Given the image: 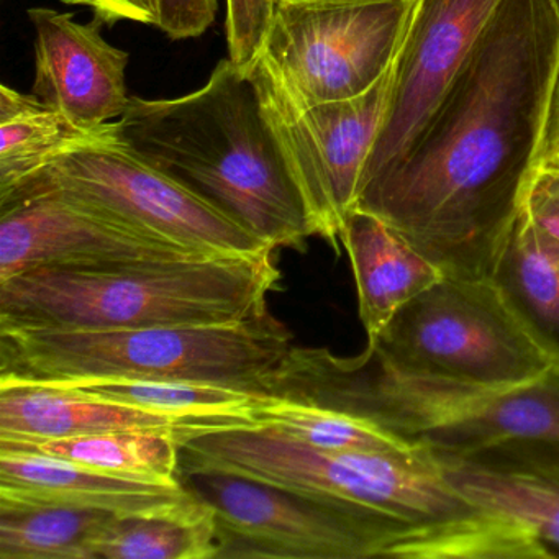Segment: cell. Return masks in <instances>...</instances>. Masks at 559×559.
Masks as SVG:
<instances>
[{
    "label": "cell",
    "mask_w": 559,
    "mask_h": 559,
    "mask_svg": "<svg viewBox=\"0 0 559 559\" xmlns=\"http://www.w3.org/2000/svg\"><path fill=\"white\" fill-rule=\"evenodd\" d=\"M0 450L31 451L99 473L150 483H176L179 443L175 428H130L60 440H0Z\"/></svg>",
    "instance_id": "cell-24"
},
{
    "label": "cell",
    "mask_w": 559,
    "mask_h": 559,
    "mask_svg": "<svg viewBox=\"0 0 559 559\" xmlns=\"http://www.w3.org/2000/svg\"><path fill=\"white\" fill-rule=\"evenodd\" d=\"M179 469L247 479L374 507L447 539L448 559H486L509 535V519L461 496L425 448L329 451L258 424L176 430Z\"/></svg>",
    "instance_id": "cell-3"
},
{
    "label": "cell",
    "mask_w": 559,
    "mask_h": 559,
    "mask_svg": "<svg viewBox=\"0 0 559 559\" xmlns=\"http://www.w3.org/2000/svg\"><path fill=\"white\" fill-rule=\"evenodd\" d=\"M248 70L257 83L267 122L309 205L317 237L336 248L384 122L392 68L361 96L304 110L290 106L257 63Z\"/></svg>",
    "instance_id": "cell-10"
},
{
    "label": "cell",
    "mask_w": 559,
    "mask_h": 559,
    "mask_svg": "<svg viewBox=\"0 0 559 559\" xmlns=\"http://www.w3.org/2000/svg\"><path fill=\"white\" fill-rule=\"evenodd\" d=\"M123 513L70 503L0 499V559H93Z\"/></svg>",
    "instance_id": "cell-22"
},
{
    "label": "cell",
    "mask_w": 559,
    "mask_h": 559,
    "mask_svg": "<svg viewBox=\"0 0 559 559\" xmlns=\"http://www.w3.org/2000/svg\"><path fill=\"white\" fill-rule=\"evenodd\" d=\"M188 497L179 479L150 483L99 473L48 454L0 450V499L135 513L171 506Z\"/></svg>",
    "instance_id": "cell-16"
},
{
    "label": "cell",
    "mask_w": 559,
    "mask_h": 559,
    "mask_svg": "<svg viewBox=\"0 0 559 559\" xmlns=\"http://www.w3.org/2000/svg\"><path fill=\"white\" fill-rule=\"evenodd\" d=\"M215 558L214 510L191 493L171 506L117 516L93 551V559Z\"/></svg>",
    "instance_id": "cell-23"
},
{
    "label": "cell",
    "mask_w": 559,
    "mask_h": 559,
    "mask_svg": "<svg viewBox=\"0 0 559 559\" xmlns=\"http://www.w3.org/2000/svg\"><path fill=\"white\" fill-rule=\"evenodd\" d=\"M559 438V368L525 384L484 395L471 411L421 435L430 451L477 450L509 440Z\"/></svg>",
    "instance_id": "cell-19"
},
{
    "label": "cell",
    "mask_w": 559,
    "mask_h": 559,
    "mask_svg": "<svg viewBox=\"0 0 559 559\" xmlns=\"http://www.w3.org/2000/svg\"><path fill=\"white\" fill-rule=\"evenodd\" d=\"M552 8H555L556 14L559 17V0H551Z\"/></svg>",
    "instance_id": "cell-32"
},
{
    "label": "cell",
    "mask_w": 559,
    "mask_h": 559,
    "mask_svg": "<svg viewBox=\"0 0 559 559\" xmlns=\"http://www.w3.org/2000/svg\"><path fill=\"white\" fill-rule=\"evenodd\" d=\"M120 140L243 225L267 247L300 248L312 214L267 122L250 70L218 61L201 90L176 99L132 97Z\"/></svg>",
    "instance_id": "cell-2"
},
{
    "label": "cell",
    "mask_w": 559,
    "mask_h": 559,
    "mask_svg": "<svg viewBox=\"0 0 559 559\" xmlns=\"http://www.w3.org/2000/svg\"><path fill=\"white\" fill-rule=\"evenodd\" d=\"M559 64L551 0H502L414 143L359 188L443 276L490 280L522 209Z\"/></svg>",
    "instance_id": "cell-1"
},
{
    "label": "cell",
    "mask_w": 559,
    "mask_h": 559,
    "mask_svg": "<svg viewBox=\"0 0 559 559\" xmlns=\"http://www.w3.org/2000/svg\"><path fill=\"white\" fill-rule=\"evenodd\" d=\"M67 5H83L94 12V19L103 25H116L117 22H139V24H158V4L156 0H61Z\"/></svg>",
    "instance_id": "cell-30"
},
{
    "label": "cell",
    "mask_w": 559,
    "mask_h": 559,
    "mask_svg": "<svg viewBox=\"0 0 559 559\" xmlns=\"http://www.w3.org/2000/svg\"><path fill=\"white\" fill-rule=\"evenodd\" d=\"M274 251L44 266L0 283V330H127L261 319Z\"/></svg>",
    "instance_id": "cell-4"
},
{
    "label": "cell",
    "mask_w": 559,
    "mask_h": 559,
    "mask_svg": "<svg viewBox=\"0 0 559 559\" xmlns=\"http://www.w3.org/2000/svg\"><path fill=\"white\" fill-rule=\"evenodd\" d=\"M520 212L539 235L559 245V162L533 166Z\"/></svg>",
    "instance_id": "cell-28"
},
{
    "label": "cell",
    "mask_w": 559,
    "mask_h": 559,
    "mask_svg": "<svg viewBox=\"0 0 559 559\" xmlns=\"http://www.w3.org/2000/svg\"><path fill=\"white\" fill-rule=\"evenodd\" d=\"M486 394L404 374L371 346L353 358L293 346L264 384V395L333 408L414 447L421 435L460 417Z\"/></svg>",
    "instance_id": "cell-11"
},
{
    "label": "cell",
    "mask_w": 559,
    "mask_h": 559,
    "mask_svg": "<svg viewBox=\"0 0 559 559\" xmlns=\"http://www.w3.org/2000/svg\"><path fill=\"white\" fill-rule=\"evenodd\" d=\"M414 0H276L254 63L297 110L361 96L391 71Z\"/></svg>",
    "instance_id": "cell-8"
},
{
    "label": "cell",
    "mask_w": 559,
    "mask_h": 559,
    "mask_svg": "<svg viewBox=\"0 0 559 559\" xmlns=\"http://www.w3.org/2000/svg\"><path fill=\"white\" fill-rule=\"evenodd\" d=\"M251 418L253 424L276 428L320 450L389 451L414 447L352 415L277 395H263L251 408Z\"/></svg>",
    "instance_id": "cell-26"
},
{
    "label": "cell",
    "mask_w": 559,
    "mask_h": 559,
    "mask_svg": "<svg viewBox=\"0 0 559 559\" xmlns=\"http://www.w3.org/2000/svg\"><path fill=\"white\" fill-rule=\"evenodd\" d=\"M182 257L204 254L71 201L44 171L0 194V283L34 267Z\"/></svg>",
    "instance_id": "cell-12"
},
{
    "label": "cell",
    "mask_w": 559,
    "mask_h": 559,
    "mask_svg": "<svg viewBox=\"0 0 559 559\" xmlns=\"http://www.w3.org/2000/svg\"><path fill=\"white\" fill-rule=\"evenodd\" d=\"M368 346L414 378L496 392L552 368L490 280L441 276Z\"/></svg>",
    "instance_id": "cell-7"
},
{
    "label": "cell",
    "mask_w": 559,
    "mask_h": 559,
    "mask_svg": "<svg viewBox=\"0 0 559 559\" xmlns=\"http://www.w3.org/2000/svg\"><path fill=\"white\" fill-rule=\"evenodd\" d=\"M35 28L32 94L84 130L117 122L129 109V53L100 35V22L78 24L53 9L27 12Z\"/></svg>",
    "instance_id": "cell-14"
},
{
    "label": "cell",
    "mask_w": 559,
    "mask_h": 559,
    "mask_svg": "<svg viewBox=\"0 0 559 559\" xmlns=\"http://www.w3.org/2000/svg\"><path fill=\"white\" fill-rule=\"evenodd\" d=\"M214 510L215 559H447V539L374 507L235 474L179 469Z\"/></svg>",
    "instance_id": "cell-6"
},
{
    "label": "cell",
    "mask_w": 559,
    "mask_h": 559,
    "mask_svg": "<svg viewBox=\"0 0 559 559\" xmlns=\"http://www.w3.org/2000/svg\"><path fill=\"white\" fill-rule=\"evenodd\" d=\"M427 451L461 496L513 520L559 555V438L509 440L461 453Z\"/></svg>",
    "instance_id": "cell-15"
},
{
    "label": "cell",
    "mask_w": 559,
    "mask_h": 559,
    "mask_svg": "<svg viewBox=\"0 0 559 559\" xmlns=\"http://www.w3.org/2000/svg\"><path fill=\"white\" fill-rule=\"evenodd\" d=\"M45 178L71 201L204 257L274 251L207 199L146 162L119 132L68 153Z\"/></svg>",
    "instance_id": "cell-9"
},
{
    "label": "cell",
    "mask_w": 559,
    "mask_h": 559,
    "mask_svg": "<svg viewBox=\"0 0 559 559\" xmlns=\"http://www.w3.org/2000/svg\"><path fill=\"white\" fill-rule=\"evenodd\" d=\"M116 122L84 130L34 94L0 87V194L53 166L68 153L110 139Z\"/></svg>",
    "instance_id": "cell-21"
},
{
    "label": "cell",
    "mask_w": 559,
    "mask_h": 559,
    "mask_svg": "<svg viewBox=\"0 0 559 559\" xmlns=\"http://www.w3.org/2000/svg\"><path fill=\"white\" fill-rule=\"evenodd\" d=\"M502 0H414L391 97L359 188L407 153ZM359 191V189H358Z\"/></svg>",
    "instance_id": "cell-13"
},
{
    "label": "cell",
    "mask_w": 559,
    "mask_h": 559,
    "mask_svg": "<svg viewBox=\"0 0 559 559\" xmlns=\"http://www.w3.org/2000/svg\"><path fill=\"white\" fill-rule=\"evenodd\" d=\"M60 388L87 397L159 412L178 418L186 427L253 424L251 408L263 397L230 385L156 379H97L60 384Z\"/></svg>",
    "instance_id": "cell-25"
},
{
    "label": "cell",
    "mask_w": 559,
    "mask_h": 559,
    "mask_svg": "<svg viewBox=\"0 0 559 559\" xmlns=\"http://www.w3.org/2000/svg\"><path fill=\"white\" fill-rule=\"evenodd\" d=\"M178 418L47 384L0 385V440L41 441L130 428H185Z\"/></svg>",
    "instance_id": "cell-18"
},
{
    "label": "cell",
    "mask_w": 559,
    "mask_h": 559,
    "mask_svg": "<svg viewBox=\"0 0 559 559\" xmlns=\"http://www.w3.org/2000/svg\"><path fill=\"white\" fill-rule=\"evenodd\" d=\"M156 28L175 41L201 37L217 15V0H156Z\"/></svg>",
    "instance_id": "cell-29"
},
{
    "label": "cell",
    "mask_w": 559,
    "mask_h": 559,
    "mask_svg": "<svg viewBox=\"0 0 559 559\" xmlns=\"http://www.w3.org/2000/svg\"><path fill=\"white\" fill-rule=\"evenodd\" d=\"M276 0H227L228 58L248 70L260 57Z\"/></svg>",
    "instance_id": "cell-27"
},
{
    "label": "cell",
    "mask_w": 559,
    "mask_h": 559,
    "mask_svg": "<svg viewBox=\"0 0 559 559\" xmlns=\"http://www.w3.org/2000/svg\"><path fill=\"white\" fill-rule=\"evenodd\" d=\"M340 243L352 263L368 342L402 306L443 276L384 221L359 209L346 215Z\"/></svg>",
    "instance_id": "cell-17"
},
{
    "label": "cell",
    "mask_w": 559,
    "mask_h": 559,
    "mask_svg": "<svg viewBox=\"0 0 559 559\" xmlns=\"http://www.w3.org/2000/svg\"><path fill=\"white\" fill-rule=\"evenodd\" d=\"M539 162H559V64L552 81L551 94H549L542 145L536 156V163Z\"/></svg>",
    "instance_id": "cell-31"
},
{
    "label": "cell",
    "mask_w": 559,
    "mask_h": 559,
    "mask_svg": "<svg viewBox=\"0 0 559 559\" xmlns=\"http://www.w3.org/2000/svg\"><path fill=\"white\" fill-rule=\"evenodd\" d=\"M490 281L559 368V245L539 235L520 212Z\"/></svg>",
    "instance_id": "cell-20"
},
{
    "label": "cell",
    "mask_w": 559,
    "mask_h": 559,
    "mask_svg": "<svg viewBox=\"0 0 559 559\" xmlns=\"http://www.w3.org/2000/svg\"><path fill=\"white\" fill-rule=\"evenodd\" d=\"M293 348L267 313L230 325L127 330H0V385L156 379L264 395Z\"/></svg>",
    "instance_id": "cell-5"
}]
</instances>
